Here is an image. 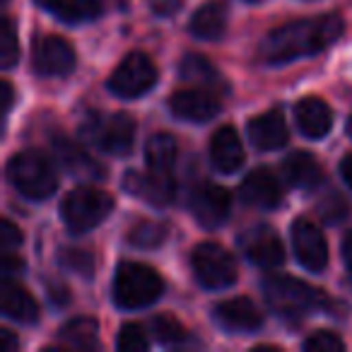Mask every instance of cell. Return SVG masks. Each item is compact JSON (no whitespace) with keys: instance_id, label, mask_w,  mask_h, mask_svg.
Returning a JSON list of instances; mask_svg holds the SVG:
<instances>
[{"instance_id":"277c9868","label":"cell","mask_w":352,"mask_h":352,"mask_svg":"<svg viewBox=\"0 0 352 352\" xmlns=\"http://www.w3.org/2000/svg\"><path fill=\"white\" fill-rule=\"evenodd\" d=\"M8 179L15 191H20L30 201H46L58 188V176L54 166L36 150L17 152L8 164Z\"/></svg>"},{"instance_id":"74e56055","label":"cell","mask_w":352,"mask_h":352,"mask_svg":"<svg viewBox=\"0 0 352 352\" xmlns=\"http://www.w3.org/2000/svg\"><path fill=\"white\" fill-rule=\"evenodd\" d=\"M342 261H345L347 270H350V275H352V230L347 232L345 241H342Z\"/></svg>"},{"instance_id":"83f0119b","label":"cell","mask_w":352,"mask_h":352,"mask_svg":"<svg viewBox=\"0 0 352 352\" xmlns=\"http://www.w3.org/2000/svg\"><path fill=\"white\" fill-rule=\"evenodd\" d=\"M166 239V225L155 220H142L128 232V244L140 246V249H155Z\"/></svg>"},{"instance_id":"6da1fadb","label":"cell","mask_w":352,"mask_h":352,"mask_svg":"<svg viewBox=\"0 0 352 352\" xmlns=\"http://www.w3.org/2000/svg\"><path fill=\"white\" fill-rule=\"evenodd\" d=\"M342 34L340 15H318L307 20H294L273 30L263 39L258 56L268 65H283L302 56H314L328 49Z\"/></svg>"},{"instance_id":"ffe728a7","label":"cell","mask_w":352,"mask_h":352,"mask_svg":"<svg viewBox=\"0 0 352 352\" xmlns=\"http://www.w3.org/2000/svg\"><path fill=\"white\" fill-rule=\"evenodd\" d=\"M249 138L258 150H278L287 142V123L280 111H265L249 121Z\"/></svg>"},{"instance_id":"4316f807","label":"cell","mask_w":352,"mask_h":352,"mask_svg":"<svg viewBox=\"0 0 352 352\" xmlns=\"http://www.w3.org/2000/svg\"><path fill=\"white\" fill-rule=\"evenodd\" d=\"M54 150H56V155H58V160L63 162L65 166H68L73 174H89V176H97V174H102V169H99L97 164H94L92 160H89L87 155H85L82 150H80L75 142H70V140H56L54 142Z\"/></svg>"},{"instance_id":"d6986e66","label":"cell","mask_w":352,"mask_h":352,"mask_svg":"<svg viewBox=\"0 0 352 352\" xmlns=\"http://www.w3.org/2000/svg\"><path fill=\"white\" fill-rule=\"evenodd\" d=\"M0 307L8 318L17 323H34L39 318V307L30 289H25L20 283H12L10 278H6L0 285Z\"/></svg>"},{"instance_id":"60d3db41","label":"cell","mask_w":352,"mask_h":352,"mask_svg":"<svg viewBox=\"0 0 352 352\" xmlns=\"http://www.w3.org/2000/svg\"><path fill=\"white\" fill-rule=\"evenodd\" d=\"M3 342H6V350H8V352L15 350V347H17V340L12 338V333H10V331H3Z\"/></svg>"},{"instance_id":"9c48e42d","label":"cell","mask_w":352,"mask_h":352,"mask_svg":"<svg viewBox=\"0 0 352 352\" xmlns=\"http://www.w3.org/2000/svg\"><path fill=\"white\" fill-rule=\"evenodd\" d=\"M292 249L299 263L311 273H321L328 265V244L323 232L307 217H297L292 222Z\"/></svg>"},{"instance_id":"e0dca14e","label":"cell","mask_w":352,"mask_h":352,"mask_svg":"<svg viewBox=\"0 0 352 352\" xmlns=\"http://www.w3.org/2000/svg\"><path fill=\"white\" fill-rule=\"evenodd\" d=\"M215 318L227 331H256L263 323V316L256 309V304L246 297L227 299L215 307Z\"/></svg>"},{"instance_id":"5bb4252c","label":"cell","mask_w":352,"mask_h":352,"mask_svg":"<svg viewBox=\"0 0 352 352\" xmlns=\"http://www.w3.org/2000/svg\"><path fill=\"white\" fill-rule=\"evenodd\" d=\"M169 109L176 118L182 121L203 123L210 121L220 111V102L212 94V89L193 87V89H179L169 97Z\"/></svg>"},{"instance_id":"d590c367","label":"cell","mask_w":352,"mask_h":352,"mask_svg":"<svg viewBox=\"0 0 352 352\" xmlns=\"http://www.w3.org/2000/svg\"><path fill=\"white\" fill-rule=\"evenodd\" d=\"M147 6H150V10L155 12V15L160 17H171L179 12V8H182V0H147Z\"/></svg>"},{"instance_id":"ba28073f","label":"cell","mask_w":352,"mask_h":352,"mask_svg":"<svg viewBox=\"0 0 352 352\" xmlns=\"http://www.w3.org/2000/svg\"><path fill=\"white\" fill-rule=\"evenodd\" d=\"M157 82V68L147 54H128L109 78V89L121 99H135L150 92Z\"/></svg>"},{"instance_id":"7402d4cb","label":"cell","mask_w":352,"mask_h":352,"mask_svg":"<svg viewBox=\"0 0 352 352\" xmlns=\"http://www.w3.org/2000/svg\"><path fill=\"white\" fill-rule=\"evenodd\" d=\"M36 6L68 25L89 22L102 12L99 0H36Z\"/></svg>"},{"instance_id":"f35d334b","label":"cell","mask_w":352,"mask_h":352,"mask_svg":"<svg viewBox=\"0 0 352 352\" xmlns=\"http://www.w3.org/2000/svg\"><path fill=\"white\" fill-rule=\"evenodd\" d=\"M340 174H342V182H345L347 186L352 188V155L342 157V162H340Z\"/></svg>"},{"instance_id":"8fae6325","label":"cell","mask_w":352,"mask_h":352,"mask_svg":"<svg viewBox=\"0 0 352 352\" xmlns=\"http://www.w3.org/2000/svg\"><path fill=\"white\" fill-rule=\"evenodd\" d=\"M32 63L44 78H63L75 68V51L60 36H41L32 49Z\"/></svg>"},{"instance_id":"ac0fdd59","label":"cell","mask_w":352,"mask_h":352,"mask_svg":"<svg viewBox=\"0 0 352 352\" xmlns=\"http://www.w3.org/2000/svg\"><path fill=\"white\" fill-rule=\"evenodd\" d=\"M294 118H297L299 131L311 140L328 135L333 126V109L328 107L323 99L318 97H307L294 107Z\"/></svg>"},{"instance_id":"52a82bcc","label":"cell","mask_w":352,"mask_h":352,"mask_svg":"<svg viewBox=\"0 0 352 352\" xmlns=\"http://www.w3.org/2000/svg\"><path fill=\"white\" fill-rule=\"evenodd\" d=\"M191 265L198 283L208 289H225L234 285L236 280L234 256L227 249H222L220 244H212V241H203L193 249Z\"/></svg>"},{"instance_id":"484cf974","label":"cell","mask_w":352,"mask_h":352,"mask_svg":"<svg viewBox=\"0 0 352 352\" xmlns=\"http://www.w3.org/2000/svg\"><path fill=\"white\" fill-rule=\"evenodd\" d=\"M99 326L94 318H73L60 328V340L68 347H78V350H92L97 345Z\"/></svg>"},{"instance_id":"d6a6232c","label":"cell","mask_w":352,"mask_h":352,"mask_svg":"<svg viewBox=\"0 0 352 352\" xmlns=\"http://www.w3.org/2000/svg\"><path fill=\"white\" fill-rule=\"evenodd\" d=\"M347 210H350V206H347V203L342 201V196H338V193H333L328 201H323L321 206H318V212H321L326 222H338Z\"/></svg>"},{"instance_id":"e575fe53","label":"cell","mask_w":352,"mask_h":352,"mask_svg":"<svg viewBox=\"0 0 352 352\" xmlns=\"http://www.w3.org/2000/svg\"><path fill=\"white\" fill-rule=\"evenodd\" d=\"M65 265H70L73 270H80L82 275H89L92 273V256L87 254V251H65L63 256Z\"/></svg>"},{"instance_id":"7a4b0ae2","label":"cell","mask_w":352,"mask_h":352,"mask_svg":"<svg viewBox=\"0 0 352 352\" xmlns=\"http://www.w3.org/2000/svg\"><path fill=\"white\" fill-rule=\"evenodd\" d=\"M263 297L268 307L285 318H299L328 307V297L323 294V289L289 275H268L263 280Z\"/></svg>"},{"instance_id":"1f68e13d","label":"cell","mask_w":352,"mask_h":352,"mask_svg":"<svg viewBox=\"0 0 352 352\" xmlns=\"http://www.w3.org/2000/svg\"><path fill=\"white\" fill-rule=\"evenodd\" d=\"M307 352H340L345 350V342L331 331H316L302 342Z\"/></svg>"},{"instance_id":"f1b7e54d","label":"cell","mask_w":352,"mask_h":352,"mask_svg":"<svg viewBox=\"0 0 352 352\" xmlns=\"http://www.w3.org/2000/svg\"><path fill=\"white\" fill-rule=\"evenodd\" d=\"M20 56V44H17V32L10 17H3L0 22V63L3 68H12Z\"/></svg>"},{"instance_id":"9a60e30c","label":"cell","mask_w":352,"mask_h":352,"mask_svg":"<svg viewBox=\"0 0 352 352\" xmlns=\"http://www.w3.org/2000/svg\"><path fill=\"white\" fill-rule=\"evenodd\" d=\"M239 196L246 206L273 210L283 201V186L268 169H254L239 186Z\"/></svg>"},{"instance_id":"8992f818","label":"cell","mask_w":352,"mask_h":352,"mask_svg":"<svg viewBox=\"0 0 352 352\" xmlns=\"http://www.w3.org/2000/svg\"><path fill=\"white\" fill-rule=\"evenodd\" d=\"M82 135L107 155H128L135 142V121L128 113L92 116L85 121Z\"/></svg>"},{"instance_id":"2e32d148","label":"cell","mask_w":352,"mask_h":352,"mask_svg":"<svg viewBox=\"0 0 352 352\" xmlns=\"http://www.w3.org/2000/svg\"><path fill=\"white\" fill-rule=\"evenodd\" d=\"M210 160L212 166L222 174H232L244 162V145L239 140V133L232 126H222L210 138Z\"/></svg>"},{"instance_id":"603a6c76","label":"cell","mask_w":352,"mask_h":352,"mask_svg":"<svg viewBox=\"0 0 352 352\" xmlns=\"http://www.w3.org/2000/svg\"><path fill=\"white\" fill-rule=\"evenodd\" d=\"M188 30L198 39H220L227 30V8L222 3H206L193 12Z\"/></svg>"},{"instance_id":"44dd1931","label":"cell","mask_w":352,"mask_h":352,"mask_svg":"<svg viewBox=\"0 0 352 352\" xmlns=\"http://www.w3.org/2000/svg\"><path fill=\"white\" fill-rule=\"evenodd\" d=\"M283 179L292 188H314L321 184L323 169L316 162V157L309 155V152H292V155L285 157L283 162Z\"/></svg>"},{"instance_id":"d4e9b609","label":"cell","mask_w":352,"mask_h":352,"mask_svg":"<svg viewBox=\"0 0 352 352\" xmlns=\"http://www.w3.org/2000/svg\"><path fill=\"white\" fill-rule=\"evenodd\" d=\"M176 138L169 135V133H157L147 140L145 147V162L147 169L152 171H164V174H171L176 162Z\"/></svg>"},{"instance_id":"5b68a950","label":"cell","mask_w":352,"mask_h":352,"mask_svg":"<svg viewBox=\"0 0 352 352\" xmlns=\"http://www.w3.org/2000/svg\"><path fill=\"white\" fill-rule=\"evenodd\" d=\"M111 210H113V198L92 186H80L75 191H70L63 198V206H60L63 222L73 232L94 230V227L107 220Z\"/></svg>"},{"instance_id":"cb8c5ba5","label":"cell","mask_w":352,"mask_h":352,"mask_svg":"<svg viewBox=\"0 0 352 352\" xmlns=\"http://www.w3.org/2000/svg\"><path fill=\"white\" fill-rule=\"evenodd\" d=\"M182 78L186 82H196L198 87L206 89H227L225 80L220 78L217 68L201 54H188L182 60Z\"/></svg>"},{"instance_id":"4dcf8cb0","label":"cell","mask_w":352,"mask_h":352,"mask_svg":"<svg viewBox=\"0 0 352 352\" xmlns=\"http://www.w3.org/2000/svg\"><path fill=\"white\" fill-rule=\"evenodd\" d=\"M116 345L121 352H142L150 347V342H147L145 331H142L138 323H126V326L121 328V333H118Z\"/></svg>"},{"instance_id":"30bf717a","label":"cell","mask_w":352,"mask_h":352,"mask_svg":"<svg viewBox=\"0 0 352 352\" xmlns=\"http://www.w3.org/2000/svg\"><path fill=\"white\" fill-rule=\"evenodd\" d=\"M239 249L258 268H275L285 261V246L273 227L256 225L239 239Z\"/></svg>"},{"instance_id":"8d00e7d4","label":"cell","mask_w":352,"mask_h":352,"mask_svg":"<svg viewBox=\"0 0 352 352\" xmlns=\"http://www.w3.org/2000/svg\"><path fill=\"white\" fill-rule=\"evenodd\" d=\"M25 268V263H22L20 256H15L12 251H6V256H3V275L6 278H10L12 273H17V270Z\"/></svg>"},{"instance_id":"7c38bea8","label":"cell","mask_w":352,"mask_h":352,"mask_svg":"<svg viewBox=\"0 0 352 352\" xmlns=\"http://www.w3.org/2000/svg\"><path fill=\"white\" fill-rule=\"evenodd\" d=\"M191 210L206 230H215L230 217L232 193L215 184H203L191 196Z\"/></svg>"},{"instance_id":"3957f363","label":"cell","mask_w":352,"mask_h":352,"mask_svg":"<svg viewBox=\"0 0 352 352\" xmlns=\"http://www.w3.org/2000/svg\"><path fill=\"white\" fill-rule=\"evenodd\" d=\"M164 292L160 273L145 263H121L113 273V302L121 309H142Z\"/></svg>"},{"instance_id":"836d02e7","label":"cell","mask_w":352,"mask_h":352,"mask_svg":"<svg viewBox=\"0 0 352 352\" xmlns=\"http://www.w3.org/2000/svg\"><path fill=\"white\" fill-rule=\"evenodd\" d=\"M0 244H3V251H15L20 249L22 244V232L12 225L10 220H3L0 225Z\"/></svg>"},{"instance_id":"7bdbcfd3","label":"cell","mask_w":352,"mask_h":352,"mask_svg":"<svg viewBox=\"0 0 352 352\" xmlns=\"http://www.w3.org/2000/svg\"><path fill=\"white\" fill-rule=\"evenodd\" d=\"M246 3H261V0H246Z\"/></svg>"},{"instance_id":"b9f144b4","label":"cell","mask_w":352,"mask_h":352,"mask_svg":"<svg viewBox=\"0 0 352 352\" xmlns=\"http://www.w3.org/2000/svg\"><path fill=\"white\" fill-rule=\"evenodd\" d=\"M347 135L352 138V118H350V121H347Z\"/></svg>"},{"instance_id":"4fadbf2b","label":"cell","mask_w":352,"mask_h":352,"mask_svg":"<svg viewBox=\"0 0 352 352\" xmlns=\"http://www.w3.org/2000/svg\"><path fill=\"white\" fill-rule=\"evenodd\" d=\"M123 188L133 196H140L150 206H169L176 196V184L171 179V174L164 171H152L147 169V174H135V171H128L126 179H123Z\"/></svg>"},{"instance_id":"ab89813d","label":"cell","mask_w":352,"mask_h":352,"mask_svg":"<svg viewBox=\"0 0 352 352\" xmlns=\"http://www.w3.org/2000/svg\"><path fill=\"white\" fill-rule=\"evenodd\" d=\"M10 107H12V85L3 80V109L10 111Z\"/></svg>"},{"instance_id":"f546056e","label":"cell","mask_w":352,"mask_h":352,"mask_svg":"<svg viewBox=\"0 0 352 352\" xmlns=\"http://www.w3.org/2000/svg\"><path fill=\"white\" fill-rule=\"evenodd\" d=\"M150 326H152V333H155L157 340L166 342V345H171V342H182L184 338H186L184 326L176 321L174 316H169V314H157V316L152 318Z\"/></svg>"}]
</instances>
